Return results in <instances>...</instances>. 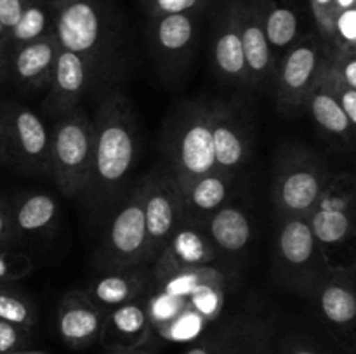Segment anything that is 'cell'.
<instances>
[{
    "mask_svg": "<svg viewBox=\"0 0 356 354\" xmlns=\"http://www.w3.org/2000/svg\"><path fill=\"white\" fill-rule=\"evenodd\" d=\"M204 229L218 253L226 255H235L245 250L252 238L249 215L242 208L228 203L209 217Z\"/></svg>",
    "mask_w": 356,
    "mask_h": 354,
    "instance_id": "cell-23",
    "label": "cell"
},
{
    "mask_svg": "<svg viewBox=\"0 0 356 354\" xmlns=\"http://www.w3.org/2000/svg\"><path fill=\"white\" fill-rule=\"evenodd\" d=\"M261 17L273 54H285L301 38L299 16L289 3L280 0H261Z\"/></svg>",
    "mask_w": 356,
    "mask_h": 354,
    "instance_id": "cell-27",
    "label": "cell"
},
{
    "mask_svg": "<svg viewBox=\"0 0 356 354\" xmlns=\"http://www.w3.org/2000/svg\"><path fill=\"white\" fill-rule=\"evenodd\" d=\"M169 156L172 177L179 189L218 169L211 130V104L198 101L184 108L170 135Z\"/></svg>",
    "mask_w": 356,
    "mask_h": 354,
    "instance_id": "cell-6",
    "label": "cell"
},
{
    "mask_svg": "<svg viewBox=\"0 0 356 354\" xmlns=\"http://www.w3.org/2000/svg\"><path fill=\"white\" fill-rule=\"evenodd\" d=\"M33 271V262L26 253L14 250H0V283H13L23 280Z\"/></svg>",
    "mask_w": 356,
    "mask_h": 354,
    "instance_id": "cell-33",
    "label": "cell"
},
{
    "mask_svg": "<svg viewBox=\"0 0 356 354\" xmlns=\"http://www.w3.org/2000/svg\"><path fill=\"white\" fill-rule=\"evenodd\" d=\"M106 354H155V349L146 344V346L131 347V349H108Z\"/></svg>",
    "mask_w": 356,
    "mask_h": 354,
    "instance_id": "cell-42",
    "label": "cell"
},
{
    "mask_svg": "<svg viewBox=\"0 0 356 354\" xmlns=\"http://www.w3.org/2000/svg\"><path fill=\"white\" fill-rule=\"evenodd\" d=\"M313 17H315L318 37L327 45L332 44L334 33V19H336V9H334V0H309ZM332 47V45H330Z\"/></svg>",
    "mask_w": 356,
    "mask_h": 354,
    "instance_id": "cell-37",
    "label": "cell"
},
{
    "mask_svg": "<svg viewBox=\"0 0 356 354\" xmlns=\"http://www.w3.org/2000/svg\"><path fill=\"white\" fill-rule=\"evenodd\" d=\"M16 242L17 238L16 233H14L10 203L0 194V250L9 248V246Z\"/></svg>",
    "mask_w": 356,
    "mask_h": 354,
    "instance_id": "cell-38",
    "label": "cell"
},
{
    "mask_svg": "<svg viewBox=\"0 0 356 354\" xmlns=\"http://www.w3.org/2000/svg\"><path fill=\"white\" fill-rule=\"evenodd\" d=\"M218 255L204 226L183 222L153 262V273L156 281L162 283L179 271L211 266Z\"/></svg>",
    "mask_w": 356,
    "mask_h": 354,
    "instance_id": "cell-12",
    "label": "cell"
},
{
    "mask_svg": "<svg viewBox=\"0 0 356 354\" xmlns=\"http://www.w3.org/2000/svg\"><path fill=\"white\" fill-rule=\"evenodd\" d=\"M219 354H275V325L263 318H238L222 326Z\"/></svg>",
    "mask_w": 356,
    "mask_h": 354,
    "instance_id": "cell-24",
    "label": "cell"
},
{
    "mask_svg": "<svg viewBox=\"0 0 356 354\" xmlns=\"http://www.w3.org/2000/svg\"><path fill=\"white\" fill-rule=\"evenodd\" d=\"M92 73L94 69L87 65L86 59L75 52L59 49L49 92L42 101V110L58 120L79 108Z\"/></svg>",
    "mask_w": 356,
    "mask_h": 354,
    "instance_id": "cell-13",
    "label": "cell"
},
{
    "mask_svg": "<svg viewBox=\"0 0 356 354\" xmlns=\"http://www.w3.org/2000/svg\"><path fill=\"white\" fill-rule=\"evenodd\" d=\"M211 130L216 167L235 174L250 155V137L232 104H211Z\"/></svg>",
    "mask_w": 356,
    "mask_h": 354,
    "instance_id": "cell-18",
    "label": "cell"
},
{
    "mask_svg": "<svg viewBox=\"0 0 356 354\" xmlns=\"http://www.w3.org/2000/svg\"><path fill=\"white\" fill-rule=\"evenodd\" d=\"M59 47L75 52L92 69L113 40V17L106 0H56L54 28Z\"/></svg>",
    "mask_w": 356,
    "mask_h": 354,
    "instance_id": "cell-4",
    "label": "cell"
},
{
    "mask_svg": "<svg viewBox=\"0 0 356 354\" xmlns=\"http://www.w3.org/2000/svg\"><path fill=\"white\" fill-rule=\"evenodd\" d=\"M59 44L54 33L26 42L10 51L9 78L23 92L49 89L54 71Z\"/></svg>",
    "mask_w": 356,
    "mask_h": 354,
    "instance_id": "cell-15",
    "label": "cell"
},
{
    "mask_svg": "<svg viewBox=\"0 0 356 354\" xmlns=\"http://www.w3.org/2000/svg\"><path fill=\"white\" fill-rule=\"evenodd\" d=\"M327 176L325 162L306 148L282 153L273 177V203L278 215L306 217L315 207Z\"/></svg>",
    "mask_w": 356,
    "mask_h": 354,
    "instance_id": "cell-5",
    "label": "cell"
},
{
    "mask_svg": "<svg viewBox=\"0 0 356 354\" xmlns=\"http://www.w3.org/2000/svg\"><path fill=\"white\" fill-rule=\"evenodd\" d=\"M306 221L323 253L327 248H339L355 235V212L313 207Z\"/></svg>",
    "mask_w": 356,
    "mask_h": 354,
    "instance_id": "cell-28",
    "label": "cell"
},
{
    "mask_svg": "<svg viewBox=\"0 0 356 354\" xmlns=\"http://www.w3.org/2000/svg\"><path fill=\"white\" fill-rule=\"evenodd\" d=\"M332 269L306 217L282 219L273 252V273L278 283L313 297Z\"/></svg>",
    "mask_w": 356,
    "mask_h": 354,
    "instance_id": "cell-2",
    "label": "cell"
},
{
    "mask_svg": "<svg viewBox=\"0 0 356 354\" xmlns=\"http://www.w3.org/2000/svg\"><path fill=\"white\" fill-rule=\"evenodd\" d=\"M0 319L33 330L38 323V309L28 295L0 283Z\"/></svg>",
    "mask_w": 356,
    "mask_h": 354,
    "instance_id": "cell-30",
    "label": "cell"
},
{
    "mask_svg": "<svg viewBox=\"0 0 356 354\" xmlns=\"http://www.w3.org/2000/svg\"><path fill=\"white\" fill-rule=\"evenodd\" d=\"M51 137V177L65 196L82 194L92 174L94 127L82 108L54 120Z\"/></svg>",
    "mask_w": 356,
    "mask_h": 354,
    "instance_id": "cell-3",
    "label": "cell"
},
{
    "mask_svg": "<svg viewBox=\"0 0 356 354\" xmlns=\"http://www.w3.org/2000/svg\"><path fill=\"white\" fill-rule=\"evenodd\" d=\"M355 7V0H334V9H336V14L341 12V10H346Z\"/></svg>",
    "mask_w": 356,
    "mask_h": 354,
    "instance_id": "cell-43",
    "label": "cell"
},
{
    "mask_svg": "<svg viewBox=\"0 0 356 354\" xmlns=\"http://www.w3.org/2000/svg\"><path fill=\"white\" fill-rule=\"evenodd\" d=\"M31 342H33V330L0 319V354L26 349L31 346Z\"/></svg>",
    "mask_w": 356,
    "mask_h": 354,
    "instance_id": "cell-35",
    "label": "cell"
},
{
    "mask_svg": "<svg viewBox=\"0 0 356 354\" xmlns=\"http://www.w3.org/2000/svg\"><path fill=\"white\" fill-rule=\"evenodd\" d=\"M10 354H51V353H45V351H38V349H31V347H26V349H19V351H14Z\"/></svg>",
    "mask_w": 356,
    "mask_h": 354,
    "instance_id": "cell-44",
    "label": "cell"
},
{
    "mask_svg": "<svg viewBox=\"0 0 356 354\" xmlns=\"http://www.w3.org/2000/svg\"><path fill=\"white\" fill-rule=\"evenodd\" d=\"M212 59H214V66L219 76L225 82L250 89L245 54H243V44L242 37H240L238 0H232L226 3L219 21L216 23Z\"/></svg>",
    "mask_w": 356,
    "mask_h": 354,
    "instance_id": "cell-17",
    "label": "cell"
},
{
    "mask_svg": "<svg viewBox=\"0 0 356 354\" xmlns=\"http://www.w3.org/2000/svg\"><path fill=\"white\" fill-rule=\"evenodd\" d=\"M355 177L348 172H329L325 183H323L322 191H320V196L318 200H316L315 207L355 212Z\"/></svg>",
    "mask_w": 356,
    "mask_h": 354,
    "instance_id": "cell-31",
    "label": "cell"
},
{
    "mask_svg": "<svg viewBox=\"0 0 356 354\" xmlns=\"http://www.w3.org/2000/svg\"><path fill=\"white\" fill-rule=\"evenodd\" d=\"M149 17L174 12H202L212 0H138Z\"/></svg>",
    "mask_w": 356,
    "mask_h": 354,
    "instance_id": "cell-34",
    "label": "cell"
},
{
    "mask_svg": "<svg viewBox=\"0 0 356 354\" xmlns=\"http://www.w3.org/2000/svg\"><path fill=\"white\" fill-rule=\"evenodd\" d=\"M200 12H174L152 17L149 38L162 61L176 62L188 58L197 40Z\"/></svg>",
    "mask_w": 356,
    "mask_h": 354,
    "instance_id": "cell-20",
    "label": "cell"
},
{
    "mask_svg": "<svg viewBox=\"0 0 356 354\" xmlns=\"http://www.w3.org/2000/svg\"><path fill=\"white\" fill-rule=\"evenodd\" d=\"M106 312L97 307L83 290L68 292L61 298L56 314V328L68 347L87 349L99 342Z\"/></svg>",
    "mask_w": 356,
    "mask_h": 354,
    "instance_id": "cell-14",
    "label": "cell"
},
{
    "mask_svg": "<svg viewBox=\"0 0 356 354\" xmlns=\"http://www.w3.org/2000/svg\"><path fill=\"white\" fill-rule=\"evenodd\" d=\"M275 354H336L318 339L306 335H289L275 346Z\"/></svg>",
    "mask_w": 356,
    "mask_h": 354,
    "instance_id": "cell-36",
    "label": "cell"
},
{
    "mask_svg": "<svg viewBox=\"0 0 356 354\" xmlns=\"http://www.w3.org/2000/svg\"><path fill=\"white\" fill-rule=\"evenodd\" d=\"M334 51H356V9L341 10L334 19L332 33Z\"/></svg>",
    "mask_w": 356,
    "mask_h": 354,
    "instance_id": "cell-32",
    "label": "cell"
},
{
    "mask_svg": "<svg viewBox=\"0 0 356 354\" xmlns=\"http://www.w3.org/2000/svg\"><path fill=\"white\" fill-rule=\"evenodd\" d=\"M94 156L87 194L106 200L127 179L138 153V124L120 92L104 97L92 120Z\"/></svg>",
    "mask_w": 356,
    "mask_h": 354,
    "instance_id": "cell-1",
    "label": "cell"
},
{
    "mask_svg": "<svg viewBox=\"0 0 356 354\" xmlns=\"http://www.w3.org/2000/svg\"><path fill=\"white\" fill-rule=\"evenodd\" d=\"M9 61L10 54L0 45V83H3L9 78Z\"/></svg>",
    "mask_w": 356,
    "mask_h": 354,
    "instance_id": "cell-41",
    "label": "cell"
},
{
    "mask_svg": "<svg viewBox=\"0 0 356 354\" xmlns=\"http://www.w3.org/2000/svg\"><path fill=\"white\" fill-rule=\"evenodd\" d=\"M56 0H26L19 19L9 31L10 51L26 42L52 33Z\"/></svg>",
    "mask_w": 356,
    "mask_h": 354,
    "instance_id": "cell-29",
    "label": "cell"
},
{
    "mask_svg": "<svg viewBox=\"0 0 356 354\" xmlns=\"http://www.w3.org/2000/svg\"><path fill=\"white\" fill-rule=\"evenodd\" d=\"M16 238L47 233L58 219V201L47 193H28L10 203Z\"/></svg>",
    "mask_w": 356,
    "mask_h": 354,
    "instance_id": "cell-26",
    "label": "cell"
},
{
    "mask_svg": "<svg viewBox=\"0 0 356 354\" xmlns=\"http://www.w3.org/2000/svg\"><path fill=\"white\" fill-rule=\"evenodd\" d=\"M353 266H332L330 273L315 292L318 311L330 332L346 347L348 353L355 351V321H356V294H355Z\"/></svg>",
    "mask_w": 356,
    "mask_h": 354,
    "instance_id": "cell-11",
    "label": "cell"
},
{
    "mask_svg": "<svg viewBox=\"0 0 356 354\" xmlns=\"http://www.w3.org/2000/svg\"><path fill=\"white\" fill-rule=\"evenodd\" d=\"M309 111L315 124L323 130V134L332 137L339 144L351 148L355 141V125L343 111L341 104L329 90L327 83L320 82V85L309 94L308 101L305 104Z\"/></svg>",
    "mask_w": 356,
    "mask_h": 354,
    "instance_id": "cell-25",
    "label": "cell"
},
{
    "mask_svg": "<svg viewBox=\"0 0 356 354\" xmlns=\"http://www.w3.org/2000/svg\"><path fill=\"white\" fill-rule=\"evenodd\" d=\"M152 312L141 297L106 311L99 342L108 349H131L149 344Z\"/></svg>",
    "mask_w": 356,
    "mask_h": 354,
    "instance_id": "cell-19",
    "label": "cell"
},
{
    "mask_svg": "<svg viewBox=\"0 0 356 354\" xmlns=\"http://www.w3.org/2000/svg\"><path fill=\"white\" fill-rule=\"evenodd\" d=\"M9 165L31 176H51V137L44 118L19 103H3Z\"/></svg>",
    "mask_w": 356,
    "mask_h": 354,
    "instance_id": "cell-9",
    "label": "cell"
},
{
    "mask_svg": "<svg viewBox=\"0 0 356 354\" xmlns=\"http://www.w3.org/2000/svg\"><path fill=\"white\" fill-rule=\"evenodd\" d=\"M334 49L318 35L301 37L285 54L277 68V101L292 111L305 108L309 94L320 85L329 69Z\"/></svg>",
    "mask_w": 356,
    "mask_h": 354,
    "instance_id": "cell-7",
    "label": "cell"
},
{
    "mask_svg": "<svg viewBox=\"0 0 356 354\" xmlns=\"http://www.w3.org/2000/svg\"><path fill=\"white\" fill-rule=\"evenodd\" d=\"M148 250L146 262H155L167 242L184 222L183 196L172 174L152 176L141 184Z\"/></svg>",
    "mask_w": 356,
    "mask_h": 354,
    "instance_id": "cell-10",
    "label": "cell"
},
{
    "mask_svg": "<svg viewBox=\"0 0 356 354\" xmlns=\"http://www.w3.org/2000/svg\"><path fill=\"white\" fill-rule=\"evenodd\" d=\"M146 276L139 269L111 271L92 278L86 287V295L104 312L125 302L143 297Z\"/></svg>",
    "mask_w": 356,
    "mask_h": 354,
    "instance_id": "cell-22",
    "label": "cell"
},
{
    "mask_svg": "<svg viewBox=\"0 0 356 354\" xmlns=\"http://www.w3.org/2000/svg\"><path fill=\"white\" fill-rule=\"evenodd\" d=\"M148 235H146L143 189L134 193L111 219L104 242L97 252L96 264L103 273L136 269L146 262Z\"/></svg>",
    "mask_w": 356,
    "mask_h": 354,
    "instance_id": "cell-8",
    "label": "cell"
},
{
    "mask_svg": "<svg viewBox=\"0 0 356 354\" xmlns=\"http://www.w3.org/2000/svg\"><path fill=\"white\" fill-rule=\"evenodd\" d=\"M233 176L235 174L216 169L181 189L184 222L205 226L209 217L228 201Z\"/></svg>",
    "mask_w": 356,
    "mask_h": 354,
    "instance_id": "cell-21",
    "label": "cell"
},
{
    "mask_svg": "<svg viewBox=\"0 0 356 354\" xmlns=\"http://www.w3.org/2000/svg\"><path fill=\"white\" fill-rule=\"evenodd\" d=\"M238 24L250 89H261L277 71L275 54L264 35L261 0H238Z\"/></svg>",
    "mask_w": 356,
    "mask_h": 354,
    "instance_id": "cell-16",
    "label": "cell"
},
{
    "mask_svg": "<svg viewBox=\"0 0 356 354\" xmlns=\"http://www.w3.org/2000/svg\"><path fill=\"white\" fill-rule=\"evenodd\" d=\"M0 165H9V151H7V125L3 103H0Z\"/></svg>",
    "mask_w": 356,
    "mask_h": 354,
    "instance_id": "cell-40",
    "label": "cell"
},
{
    "mask_svg": "<svg viewBox=\"0 0 356 354\" xmlns=\"http://www.w3.org/2000/svg\"><path fill=\"white\" fill-rule=\"evenodd\" d=\"M222 344V328H219L218 332L207 333L205 337H202L195 346H191L190 349L184 354H219Z\"/></svg>",
    "mask_w": 356,
    "mask_h": 354,
    "instance_id": "cell-39",
    "label": "cell"
}]
</instances>
